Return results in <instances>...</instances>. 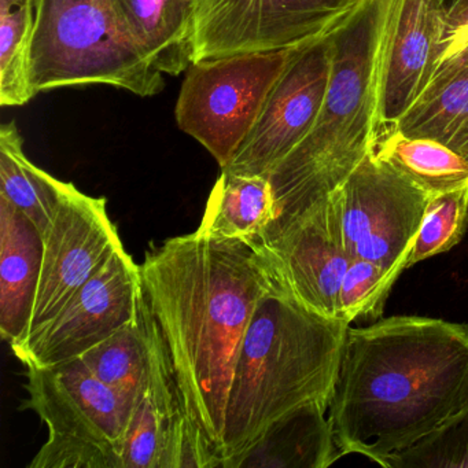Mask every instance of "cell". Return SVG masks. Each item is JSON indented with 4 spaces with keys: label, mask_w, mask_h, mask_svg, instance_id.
I'll return each mask as SVG.
<instances>
[{
    "label": "cell",
    "mask_w": 468,
    "mask_h": 468,
    "mask_svg": "<svg viewBox=\"0 0 468 468\" xmlns=\"http://www.w3.org/2000/svg\"><path fill=\"white\" fill-rule=\"evenodd\" d=\"M144 292L168 353L198 468H223L235 364L257 303L275 287L253 246L201 232L147 251Z\"/></svg>",
    "instance_id": "1"
},
{
    "label": "cell",
    "mask_w": 468,
    "mask_h": 468,
    "mask_svg": "<svg viewBox=\"0 0 468 468\" xmlns=\"http://www.w3.org/2000/svg\"><path fill=\"white\" fill-rule=\"evenodd\" d=\"M467 401V324L394 316L347 328L328 408L341 456L385 467Z\"/></svg>",
    "instance_id": "2"
},
{
    "label": "cell",
    "mask_w": 468,
    "mask_h": 468,
    "mask_svg": "<svg viewBox=\"0 0 468 468\" xmlns=\"http://www.w3.org/2000/svg\"><path fill=\"white\" fill-rule=\"evenodd\" d=\"M399 0H360L334 29L333 64L314 130L268 175L275 218L254 243L271 242L344 185L374 146L383 57Z\"/></svg>",
    "instance_id": "3"
},
{
    "label": "cell",
    "mask_w": 468,
    "mask_h": 468,
    "mask_svg": "<svg viewBox=\"0 0 468 468\" xmlns=\"http://www.w3.org/2000/svg\"><path fill=\"white\" fill-rule=\"evenodd\" d=\"M349 323L311 311L279 284L257 303L235 364L223 468H238L281 421L330 402Z\"/></svg>",
    "instance_id": "4"
},
{
    "label": "cell",
    "mask_w": 468,
    "mask_h": 468,
    "mask_svg": "<svg viewBox=\"0 0 468 468\" xmlns=\"http://www.w3.org/2000/svg\"><path fill=\"white\" fill-rule=\"evenodd\" d=\"M164 76L108 0H40L28 62L35 95L108 84L149 98L165 89Z\"/></svg>",
    "instance_id": "5"
},
{
    "label": "cell",
    "mask_w": 468,
    "mask_h": 468,
    "mask_svg": "<svg viewBox=\"0 0 468 468\" xmlns=\"http://www.w3.org/2000/svg\"><path fill=\"white\" fill-rule=\"evenodd\" d=\"M28 393L20 410H34L48 438L29 468H122L131 410L76 358L27 368Z\"/></svg>",
    "instance_id": "6"
},
{
    "label": "cell",
    "mask_w": 468,
    "mask_h": 468,
    "mask_svg": "<svg viewBox=\"0 0 468 468\" xmlns=\"http://www.w3.org/2000/svg\"><path fill=\"white\" fill-rule=\"evenodd\" d=\"M294 48L193 62L186 70L175 117L227 168L256 124Z\"/></svg>",
    "instance_id": "7"
},
{
    "label": "cell",
    "mask_w": 468,
    "mask_h": 468,
    "mask_svg": "<svg viewBox=\"0 0 468 468\" xmlns=\"http://www.w3.org/2000/svg\"><path fill=\"white\" fill-rule=\"evenodd\" d=\"M360 0H201L194 62L300 48L330 34Z\"/></svg>",
    "instance_id": "8"
},
{
    "label": "cell",
    "mask_w": 468,
    "mask_h": 468,
    "mask_svg": "<svg viewBox=\"0 0 468 468\" xmlns=\"http://www.w3.org/2000/svg\"><path fill=\"white\" fill-rule=\"evenodd\" d=\"M432 194L372 153L339 188L342 229L353 259L401 275Z\"/></svg>",
    "instance_id": "9"
},
{
    "label": "cell",
    "mask_w": 468,
    "mask_h": 468,
    "mask_svg": "<svg viewBox=\"0 0 468 468\" xmlns=\"http://www.w3.org/2000/svg\"><path fill=\"white\" fill-rule=\"evenodd\" d=\"M144 295L141 265L119 249L48 324L12 346L27 367L48 368L83 356L130 323L136 322Z\"/></svg>",
    "instance_id": "10"
},
{
    "label": "cell",
    "mask_w": 468,
    "mask_h": 468,
    "mask_svg": "<svg viewBox=\"0 0 468 468\" xmlns=\"http://www.w3.org/2000/svg\"><path fill=\"white\" fill-rule=\"evenodd\" d=\"M334 29L294 48L289 64L271 90L256 124L231 163L221 171L268 177L311 133L322 112L330 81Z\"/></svg>",
    "instance_id": "11"
},
{
    "label": "cell",
    "mask_w": 468,
    "mask_h": 468,
    "mask_svg": "<svg viewBox=\"0 0 468 468\" xmlns=\"http://www.w3.org/2000/svg\"><path fill=\"white\" fill-rule=\"evenodd\" d=\"M122 248L124 246L109 218L106 199L87 196L70 183L43 235L39 287L31 327L24 341L53 320L73 294Z\"/></svg>",
    "instance_id": "12"
},
{
    "label": "cell",
    "mask_w": 468,
    "mask_h": 468,
    "mask_svg": "<svg viewBox=\"0 0 468 468\" xmlns=\"http://www.w3.org/2000/svg\"><path fill=\"white\" fill-rule=\"evenodd\" d=\"M251 246L276 284L311 311L338 319L339 289L353 261L342 229L339 190L276 239Z\"/></svg>",
    "instance_id": "13"
},
{
    "label": "cell",
    "mask_w": 468,
    "mask_h": 468,
    "mask_svg": "<svg viewBox=\"0 0 468 468\" xmlns=\"http://www.w3.org/2000/svg\"><path fill=\"white\" fill-rule=\"evenodd\" d=\"M139 317L149 366L125 432L122 468H198L165 344L144 292Z\"/></svg>",
    "instance_id": "14"
},
{
    "label": "cell",
    "mask_w": 468,
    "mask_h": 468,
    "mask_svg": "<svg viewBox=\"0 0 468 468\" xmlns=\"http://www.w3.org/2000/svg\"><path fill=\"white\" fill-rule=\"evenodd\" d=\"M445 28L438 0H399L383 57L375 141L396 131L429 86Z\"/></svg>",
    "instance_id": "15"
},
{
    "label": "cell",
    "mask_w": 468,
    "mask_h": 468,
    "mask_svg": "<svg viewBox=\"0 0 468 468\" xmlns=\"http://www.w3.org/2000/svg\"><path fill=\"white\" fill-rule=\"evenodd\" d=\"M43 235L0 197V334L10 346L28 335L39 287Z\"/></svg>",
    "instance_id": "16"
},
{
    "label": "cell",
    "mask_w": 468,
    "mask_h": 468,
    "mask_svg": "<svg viewBox=\"0 0 468 468\" xmlns=\"http://www.w3.org/2000/svg\"><path fill=\"white\" fill-rule=\"evenodd\" d=\"M131 37L164 75L186 73L194 62L201 0H108Z\"/></svg>",
    "instance_id": "17"
},
{
    "label": "cell",
    "mask_w": 468,
    "mask_h": 468,
    "mask_svg": "<svg viewBox=\"0 0 468 468\" xmlns=\"http://www.w3.org/2000/svg\"><path fill=\"white\" fill-rule=\"evenodd\" d=\"M396 131L438 142L468 163V59L435 70Z\"/></svg>",
    "instance_id": "18"
},
{
    "label": "cell",
    "mask_w": 468,
    "mask_h": 468,
    "mask_svg": "<svg viewBox=\"0 0 468 468\" xmlns=\"http://www.w3.org/2000/svg\"><path fill=\"white\" fill-rule=\"evenodd\" d=\"M275 218L270 179L221 171L197 231L218 240L251 243Z\"/></svg>",
    "instance_id": "19"
},
{
    "label": "cell",
    "mask_w": 468,
    "mask_h": 468,
    "mask_svg": "<svg viewBox=\"0 0 468 468\" xmlns=\"http://www.w3.org/2000/svg\"><path fill=\"white\" fill-rule=\"evenodd\" d=\"M330 402H314L273 427L240 467L324 468L339 459L328 419Z\"/></svg>",
    "instance_id": "20"
},
{
    "label": "cell",
    "mask_w": 468,
    "mask_h": 468,
    "mask_svg": "<svg viewBox=\"0 0 468 468\" xmlns=\"http://www.w3.org/2000/svg\"><path fill=\"white\" fill-rule=\"evenodd\" d=\"M70 183L61 182L35 165L24 152L15 122L0 127V197L26 213L45 235Z\"/></svg>",
    "instance_id": "21"
},
{
    "label": "cell",
    "mask_w": 468,
    "mask_h": 468,
    "mask_svg": "<svg viewBox=\"0 0 468 468\" xmlns=\"http://www.w3.org/2000/svg\"><path fill=\"white\" fill-rule=\"evenodd\" d=\"M371 153L427 193L468 186L467 161L438 142L408 138L394 131L378 138Z\"/></svg>",
    "instance_id": "22"
},
{
    "label": "cell",
    "mask_w": 468,
    "mask_h": 468,
    "mask_svg": "<svg viewBox=\"0 0 468 468\" xmlns=\"http://www.w3.org/2000/svg\"><path fill=\"white\" fill-rule=\"evenodd\" d=\"M79 358L95 378L122 399L133 415L149 366L146 335L141 317L95 345Z\"/></svg>",
    "instance_id": "23"
},
{
    "label": "cell",
    "mask_w": 468,
    "mask_h": 468,
    "mask_svg": "<svg viewBox=\"0 0 468 468\" xmlns=\"http://www.w3.org/2000/svg\"><path fill=\"white\" fill-rule=\"evenodd\" d=\"M40 0H0V105L23 106L37 97L28 78L29 51Z\"/></svg>",
    "instance_id": "24"
},
{
    "label": "cell",
    "mask_w": 468,
    "mask_h": 468,
    "mask_svg": "<svg viewBox=\"0 0 468 468\" xmlns=\"http://www.w3.org/2000/svg\"><path fill=\"white\" fill-rule=\"evenodd\" d=\"M468 227V186L432 194L408 260V268L453 249Z\"/></svg>",
    "instance_id": "25"
},
{
    "label": "cell",
    "mask_w": 468,
    "mask_h": 468,
    "mask_svg": "<svg viewBox=\"0 0 468 468\" xmlns=\"http://www.w3.org/2000/svg\"><path fill=\"white\" fill-rule=\"evenodd\" d=\"M468 468V401L418 442L391 454L385 468Z\"/></svg>",
    "instance_id": "26"
},
{
    "label": "cell",
    "mask_w": 468,
    "mask_h": 468,
    "mask_svg": "<svg viewBox=\"0 0 468 468\" xmlns=\"http://www.w3.org/2000/svg\"><path fill=\"white\" fill-rule=\"evenodd\" d=\"M399 276L375 262L353 259L342 279L336 317L346 323L378 319Z\"/></svg>",
    "instance_id": "27"
},
{
    "label": "cell",
    "mask_w": 468,
    "mask_h": 468,
    "mask_svg": "<svg viewBox=\"0 0 468 468\" xmlns=\"http://www.w3.org/2000/svg\"><path fill=\"white\" fill-rule=\"evenodd\" d=\"M438 2L446 20L445 31L468 20V0H438Z\"/></svg>",
    "instance_id": "28"
}]
</instances>
